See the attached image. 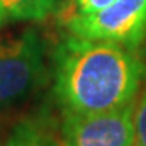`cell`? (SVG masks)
Wrapping results in <instances>:
<instances>
[{
  "label": "cell",
  "mask_w": 146,
  "mask_h": 146,
  "mask_svg": "<svg viewBox=\"0 0 146 146\" xmlns=\"http://www.w3.org/2000/svg\"><path fill=\"white\" fill-rule=\"evenodd\" d=\"M2 146H63L49 130H46L39 122L23 120L18 122L7 141Z\"/></svg>",
  "instance_id": "8992f818"
},
{
  "label": "cell",
  "mask_w": 146,
  "mask_h": 146,
  "mask_svg": "<svg viewBox=\"0 0 146 146\" xmlns=\"http://www.w3.org/2000/svg\"><path fill=\"white\" fill-rule=\"evenodd\" d=\"M135 146H146V89L135 106Z\"/></svg>",
  "instance_id": "52a82bcc"
},
{
  "label": "cell",
  "mask_w": 146,
  "mask_h": 146,
  "mask_svg": "<svg viewBox=\"0 0 146 146\" xmlns=\"http://www.w3.org/2000/svg\"><path fill=\"white\" fill-rule=\"evenodd\" d=\"M115 0H75L76 5V15H91L96 11L106 8Z\"/></svg>",
  "instance_id": "ba28073f"
},
{
  "label": "cell",
  "mask_w": 146,
  "mask_h": 146,
  "mask_svg": "<svg viewBox=\"0 0 146 146\" xmlns=\"http://www.w3.org/2000/svg\"><path fill=\"white\" fill-rule=\"evenodd\" d=\"M47 78L46 50L31 29L0 39V112L34 94Z\"/></svg>",
  "instance_id": "7a4b0ae2"
},
{
  "label": "cell",
  "mask_w": 146,
  "mask_h": 146,
  "mask_svg": "<svg viewBox=\"0 0 146 146\" xmlns=\"http://www.w3.org/2000/svg\"><path fill=\"white\" fill-rule=\"evenodd\" d=\"M73 36L133 46L146 33V0H115L91 15H75L68 21Z\"/></svg>",
  "instance_id": "277c9868"
},
{
  "label": "cell",
  "mask_w": 146,
  "mask_h": 146,
  "mask_svg": "<svg viewBox=\"0 0 146 146\" xmlns=\"http://www.w3.org/2000/svg\"><path fill=\"white\" fill-rule=\"evenodd\" d=\"M136 101L102 112L63 110V146H135Z\"/></svg>",
  "instance_id": "3957f363"
},
{
  "label": "cell",
  "mask_w": 146,
  "mask_h": 146,
  "mask_svg": "<svg viewBox=\"0 0 146 146\" xmlns=\"http://www.w3.org/2000/svg\"><path fill=\"white\" fill-rule=\"evenodd\" d=\"M5 25V18H3V13H2V8H0V26Z\"/></svg>",
  "instance_id": "9c48e42d"
},
{
  "label": "cell",
  "mask_w": 146,
  "mask_h": 146,
  "mask_svg": "<svg viewBox=\"0 0 146 146\" xmlns=\"http://www.w3.org/2000/svg\"><path fill=\"white\" fill-rule=\"evenodd\" d=\"M54 94L62 110L102 112L136 101L145 65L123 44L70 36L55 52Z\"/></svg>",
  "instance_id": "6da1fadb"
},
{
  "label": "cell",
  "mask_w": 146,
  "mask_h": 146,
  "mask_svg": "<svg viewBox=\"0 0 146 146\" xmlns=\"http://www.w3.org/2000/svg\"><path fill=\"white\" fill-rule=\"evenodd\" d=\"M57 0H0L7 21H42L55 8Z\"/></svg>",
  "instance_id": "5b68a950"
}]
</instances>
